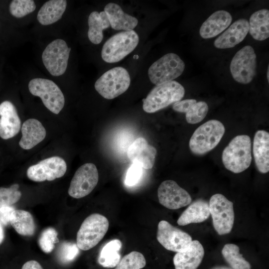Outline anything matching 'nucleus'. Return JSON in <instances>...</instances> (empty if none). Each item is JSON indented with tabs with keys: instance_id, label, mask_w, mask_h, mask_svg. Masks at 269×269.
Listing matches in <instances>:
<instances>
[{
	"instance_id": "f257e3e1",
	"label": "nucleus",
	"mask_w": 269,
	"mask_h": 269,
	"mask_svg": "<svg viewBox=\"0 0 269 269\" xmlns=\"http://www.w3.org/2000/svg\"><path fill=\"white\" fill-rule=\"evenodd\" d=\"M252 159L251 138L245 134L234 137L222 152V159L224 166L235 173L247 169L251 163Z\"/></svg>"
},
{
	"instance_id": "f03ea898",
	"label": "nucleus",
	"mask_w": 269,
	"mask_h": 269,
	"mask_svg": "<svg viewBox=\"0 0 269 269\" xmlns=\"http://www.w3.org/2000/svg\"><path fill=\"white\" fill-rule=\"evenodd\" d=\"M225 127L220 121L209 120L197 128L189 142L191 151L198 155H203L214 148L225 133Z\"/></svg>"
},
{
	"instance_id": "7ed1b4c3",
	"label": "nucleus",
	"mask_w": 269,
	"mask_h": 269,
	"mask_svg": "<svg viewBox=\"0 0 269 269\" xmlns=\"http://www.w3.org/2000/svg\"><path fill=\"white\" fill-rule=\"evenodd\" d=\"M185 90L178 82L171 81L155 87L143 100L144 112L153 113L181 100Z\"/></svg>"
},
{
	"instance_id": "20e7f679",
	"label": "nucleus",
	"mask_w": 269,
	"mask_h": 269,
	"mask_svg": "<svg viewBox=\"0 0 269 269\" xmlns=\"http://www.w3.org/2000/svg\"><path fill=\"white\" fill-rule=\"evenodd\" d=\"M109 226L105 216L98 213L90 215L82 222L77 234L79 249L87 251L96 246L107 233Z\"/></svg>"
},
{
	"instance_id": "39448f33",
	"label": "nucleus",
	"mask_w": 269,
	"mask_h": 269,
	"mask_svg": "<svg viewBox=\"0 0 269 269\" xmlns=\"http://www.w3.org/2000/svg\"><path fill=\"white\" fill-rule=\"evenodd\" d=\"M139 42L137 34L133 30L118 33L104 43L101 56L107 63L117 62L132 52Z\"/></svg>"
},
{
	"instance_id": "423d86ee",
	"label": "nucleus",
	"mask_w": 269,
	"mask_h": 269,
	"mask_svg": "<svg viewBox=\"0 0 269 269\" xmlns=\"http://www.w3.org/2000/svg\"><path fill=\"white\" fill-rule=\"evenodd\" d=\"M131 83L128 71L116 67L104 73L95 82L96 90L103 97L113 99L125 92Z\"/></svg>"
},
{
	"instance_id": "0eeeda50",
	"label": "nucleus",
	"mask_w": 269,
	"mask_h": 269,
	"mask_svg": "<svg viewBox=\"0 0 269 269\" xmlns=\"http://www.w3.org/2000/svg\"><path fill=\"white\" fill-rule=\"evenodd\" d=\"M185 68V64L177 54L167 53L154 62L149 68V80L157 86L173 81L180 76Z\"/></svg>"
},
{
	"instance_id": "6e6552de",
	"label": "nucleus",
	"mask_w": 269,
	"mask_h": 269,
	"mask_svg": "<svg viewBox=\"0 0 269 269\" xmlns=\"http://www.w3.org/2000/svg\"><path fill=\"white\" fill-rule=\"evenodd\" d=\"M28 89L32 95L40 97L44 106L53 113L58 114L63 109L64 96L59 87L52 81L34 78L29 82Z\"/></svg>"
},
{
	"instance_id": "1a4fd4ad",
	"label": "nucleus",
	"mask_w": 269,
	"mask_h": 269,
	"mask_svg": "<svg viewBox=\"0 0 269 269\" xmlns=\"http://www.w3.org/2000/svg\"><path fill=\"white\" fill-rule=\"evenodd\" d=\"M213 225L219 235L229 233L234 222L233 203L221 194L212 195L209 203Z\"/></svg>"
},
{
	"instance_id": "9d476101",
	"label": "nucleus",
	"mask_w": 269,
	"mask_h": 269,
	"mask_svg": "<svg viewBox=\"0 0 269 269\" xmlns=\"http://www.w3.org/2000/svg\"><path fill=\"white\" fill-rule=\"evenodd\" d=\"M256 58L251 46L246 45L239 50L232 58L230 66L234 79L241 84L250 83L256 73Z\"/></svg>"
},
{
	"instance_id": "9b49d317",
	"label": "nucleus",
	"mask_w": 269,
	"mask_h": 269,
	"mask_svg": "<svg viewBox=\"0 0 269 269\" xmlns=\"http://www.w3.org/2000/svg\"><path fill=\"white\" fill-rule=\"evenodd\" d=\"M71 48L63 39H57L50 43L42 54L44 65L51 75L59 76L66 71Z\"/></svg>"
},
{
	"instance_id": "f8f14e48",
	"label": "nucleus",
	"mask_w": 269,
	"mask_h": 269,
	"mask_svg": "<svg viewBox=\"0 0 269 269\" xmlns=\"http://www.w3.org/2000/svg\"><path fill=\"white\" fill-rule=\"evenodd\" d=\"M99 180L97 168L92 163H86L75 172L68 189L69 195L79 199L89 194L97 185Z\"/></svg>"
},
{
	"instance_id": "ddd939ff",
	"label": "nucleus",
	"mask_w": 269,
	"mask_h": 269,
	"mask_svg": "<svg viewBox=\"0 0 269 269\" xmlns=\"http://www.w3.org/2000/svg\"><path fill=\"white\" fill-rule=\"evenodd\" d=\"M156 237L165 249L177 253L186 250L192 241L188 234L165 220L159 222Z\"/></svg>"
},
{
	"instance_id": "4468645a",
	"label": "nucleus",
	"mask_w": 269,
	"mask_h": 269,
	"mask_svg": "<svg viewBox=\"0 0 269 269\" xmlns=\"http://www.w3.org/2000/svg\"><path fill=\"white\" fill-rule=\"evenodd\" d=\"M67 170L65 160L59 156H52L30 166L27 170V177L35 182L52 181L62 177Z\"/></svg>"
},
{
	"instance_id": "2eb2a0df",
	"label": "nucleus",
	"mask_w": 269,
	"mask_h": 269,
	"mask_svg": "<svg viewBox=\"0 0 269 269\" xmlns=\"http://www.w3.org/2000/svg\"><path fill=\"white\" fill-rule=\"evenodd\" d=\"M157 196L159 203L171 210L185 207L192 200L189 194L172 180H165L160 184Z\"/></svg>"
},
{
	"instance_id": "dca6fc26",
	"label": "nucleus",
	"mask_w": 269,
	"mask_h": 269,
	"mask_svg": "<svg viewBox=\"0 0 269 269\" xmlns=\"http://www.w3.org/2000/svg\"><path fill=\"white\" fill-rule=\"evenodd\" d=\"M156 149L148 144L142 137L136 138L128 147L127 156L133 162L139 164L142 168L151 169L154 164Z\"/></svg>"
},
{
	"instance_id": "f3484780",
	"label": "nucleus",
	"mask_w": 269,
	"mask_h": 269,
	"mask_svg": "<svg viewBox=\"0 0 269 269\" xmlns=\"http://www.w3.org/2000/svg\"><path fill=\"white\" fill-rule=\"evenodd\" d=\"M0 137L7 139L19 132L21 121L13 104L5 101L0 104Z\"/></svg>"
},
{
	"instance_id": "a211bd4d",
	"label": "nucleus",
	"mask_w": 269,
	"mask_h": 269,
	"mask_svg": "<svg viewBox=\"0 0 269 269\" xmlns=\"http://www.w3.org/2000/svg\"><path fill=\"white\" fill-rule=\"evenodd\" d=\"M249 32V21L241 18L234 22L214 41L215 47L227 49L234 47L242 42Z\"/></svg>"
},
{
	"instance_id": "6ab92c4d",
	"label": "nucleus",
	"mask_w": 269,
	"mask_h": 269,
	"mask_svg": "<svg viewBox=\"0 0 269 269\" xmlns=\"http://www.w3.org/2000/svg\"><path fill=\"white\" fill-rule=\"evenodd\" d=\"M204 255L202 244L197 240L192 241L186 250L175 255L173 258L175 269H197Z\"/></svg>"
},
{
	"instance_id": "aec40b11",
	"label": "nucleus",
	"mask_w": 269,
	"mask_h": 269,
	"mask_svg": "<svg viewBox=\"0 0 269 269\" xmlns=\"http://www.w3.org/2000/svg\"><path fill=\"white\" fill-rule=\"evenodd\" d=\"M231 14L224 10L215 11L202 24L199 30L200 36L204 39L213 38L225 30L231 24Z\"/></svg>"
},
{
	"instance_id": "412c9836",
	"label": "nucleus",
	"mask_w": 269,
	"mask_h": 269,
	"mask_svg": "<svg viewBox=\"0 0 269 269\" xmlns=\"http://www.w3.org/2000/svg\"><path fill=\"white\" fill-rule=\"evenodd\" d=\"M255 162L262 173L269 171V134L265 130L258 131L254 136L253 147Z\"/></svg>"
},
{
	"instance_id": "4be33fe9",
	"label": "nucleus",
	"mask_w": 269,
	"mask_h": 269,
	"mask_svg": "<svg viewBox=\"0 0 269 269\" xmlns=\"http://www.w3.org/2000/svg\"><path fill=\"white\" fill-rule=\"evenodd\" d=\"M22 137L19 146L24 149H30L42 141L46 136V130L42 124L35 119L25 121L21 127Z\"/></svg>"
},
{
	"instance_id": "5701e85b",
	"label": "nucleus",
	"mask_w": 269,
	"mask_h": 269,
	"mask_svg": "<svg viewBox=\"0 0 269 269\" xmlns=\"http://www.w3.org/2000/svg\"><path fill=\"white\" fill-rule=\"evenodd\" d=\"M172 108L176 112L185 113L186 121L190 124L201 122L208 112V106L206 102H197L192 99L178 101L173 104Z\"/></svg>"
},
{
	"instance_id": "b1692460",
	"label": "nucleus",
	"mask_w": 269,
	"mask_h": 269,
	"mask_svg": "<svg viewBox=\"0 0 269 269\" xmlns=\"http://www.w3.org/2000/svg\"><path fill=\"white\" fill-rule=\"evenodd\" d=\"M106 13L111 27L117 30H132L138 23L137 19L124 12L121 6L115 3L107 4L104 10Z\"/></svg>"
},
{
	"instance_id": "393cba45",
	"label": "nucleus",
	"mask_w": 269,
	"mask_h": 269,
	"mask_svg": "<svg viewBox=\"0 0 269 269\" xmlns=\"http://www.w3.org/2000/svg\"><path fill=\"white\" fill-rule=\"evenodd\" d=\"M210 215L209 203L199 199L187 207L179 217L177 223L180 226L201 223L208 219Z\"/></svg>"
},
{
	"instance_id": "a878e982",
	"label": "nucleus",
	"mask_w": 269,
	"mask_h": 269,
	"mask_svg": "<svg viewBox=\"0 0 269 269\" xmlns=\"http://www.w3.org/2000/svg\"><path fill=\"white\" fill-rule=\"evenodd\" d=\"M67 5L65 0H50L43 4L39 9L37 18L43 25L51 24L59 20Z\"/></svg>"
},
{
	"instance_id": "bb28decb",
	"label": "nucleus",
	"mask_w": 269,
	"mask_h": 269,
	"mask_svg": "<svg viewBox=\"0 0 269 269\" xmlns=\"http://www.w3.org/2000/svg\"><path fill=\"white\" fill-rule=\"evenodd\" d=\"M249 31L258 41H263L269 36V11L262 9L253 13L249 22Z\"/></svg>"
},
{
	"instance_id": "cd10ccee",
	"label": "nucleus",
	"mask_w": 269,
	"mask_h": 269,
	"mask_svg": "<svg viewBox=\"0 0 269 269\" xmlns=\"http://www.w3.org/2000/svg\"><path fill=\"white\" fill-rule=\"evenodd\" d=\"M88 36L93 44H98L103 38V30L110 26L108 16L104 11L92 12L88 17Z\"/></svg>"
},
{
	"instance_id": "c85d7f7f",
	"label": "nucleus",
	"mask_w": 269,
	"mask_h": 269,
	"mask_svg": "<svg viewBox=\"0 0 269 269\" xmlns=\"http://www.w3.org/2000/svg\"><path fill=\"white\" fill-rule=\"evenodd\" d=\"M10 224L19 234L31 236L35 230V225L31 214L23 210H15L11 215Z\"/></svg>"
},
{
	"instance_id": "c756f323",
	"label": "nucleus",
	"mask_w": 269,
	"mask_h": 269,
	"mask_svg": "<svg viewBox=\"0 0 269 269\" xmlns=\"http://www.w3.org/2000/svg\"><path fill=\"white\" fill-rule=\"evenodd\" d=\"M122 244L118 239L113 240L102 248L98 258V263L104 268L116 267L121 260L120 251Z\"/></svg>"
},
{
	"instance_id": "7c9ffc66",
	"label": "nucleus",
	"mask_w": 269,
	"mask_h": 269,
	"mask_svg": "<svg viewBox=\"0 0 269 269\" xmlns=\"http://www.w3.org/2000/svg\"><path fill=\"white\" fill-rule=\"evenodd\" d=\"M222 254L233 269H251V265L240 253L238 246L233 244H226Z\"/></svg>"
},
{
	"instance_id": "2f4dec72",
	"label": "nucleus",
	"mask_w": 269,
	"mask_h": 269,
	"mask_svg": "<svg viewBox=\"0 0 269 269\" xmlns=\"http://www.w3.org/2000/svg\"><path fill=\"white\" fill-rule=\"evenodd\" d=\"M146 261L144 256L137 251H133L125 255L115 269H141L145 267Z\"/></svg>"
},
{
	"instance_id": "473e14b6",
	"label": "nucleus",
	"mask_w": 269,
	"mask_h": 269,
	"mask_svg": "<svg viewBox=\"0 0 269 269\" xmlns=\"http://www.w3.org/2000/svg\"><path fill=\"white\" fill-rule=\"evenodd\" d=\"M36 5L32 0H13L9 4V12L16 18L22 17L33 12Z\"/></svg>"
},
{
	"instance_id": "72a5a7b5",
	"label": "nucleus",
	"mask_w": 269,
	"mask_h": 269,
	"mask_svg": "<svg viewBox=\"0 0 269 269\" xmlns=\"http://www.w3.org/2000/svg\"><path fill=\"white\" fill-rule=\"evenodd\" d=\"M57 232L53 228H48L41 234L38 239V245L44 253H49L54 248L55 244L58 242Z\"/></svg>"
},
{
	"instance_id": "f704fd0d",
	"label": "nucleus",
	"mask_w": 269,
	"mask_h": 269,
	"mask_svg": "<svg viewBox=\"0 0 269 269\" xmlns=\"http://www.w3.org/2000/svg\"><path fill=\"white\" fill-rule=\"evenodd\" d=\"M19 185L14 184L8 188L0 187V207L11 206L20 199L21 193Z\"/></svg>"
},
{
	"instance_id": "c9c22d12",
	"label": "nucleus",
	"mask_w": 269,
	"mask_h": 269,
	"mask_svg": "<svg viewBox=\"0 0 269 269\" xmlns=\"http://www.w3.org/2000/svg\"><path fill=\"white\" fill-rule=\"evenodd\" d=\"M79 253V248L76 244L64 242L59 250L58 257L62 262L67 263L73 261Z\"/></svg>"
},
{
	"instance_id": "e433bc0d",
	"label": "nucleus",
	"mask_w": 269,
	"mask_h": 269,
	"mask_svg": "<svg viewBox=\"0 0 269 269\" xmlns=\"http://www.w3.org/2000/svg\"><path fill=\"white\" fill-rule=\"evenodd\" d=\"M143 173L142 167L138 164L133 163L128 169L125 182L128 186L136 185L141 179Z\"/></svg>"
},
{
	"instance_id": "4c0bfd02",
	"label": "nucleus",
	"mask_w": 269,
	"mask_h": 269,
	"mask_svg": "<svg viewBox=\"0 0 269 269\" xmlns=\"http://www.w3.org/2000/svg\"><path fill=\"white\" fill-rule=\"evenodd\" d=\"M14 208L10 206L0 207V222L4 225L10 224V220Z\"/></svg>"
},
{
	"instance_id": "58836bf2",
	"label": "nucleus",
	"mask_w": 269,
	"mask_h": 269,
	"mask_svg": "<svg viewBox=\"0 0 269 269\" xmlns=\"http://www.w3.org/2000/svg\"><path fill=\"white\" fill-rule=\"evenodd\" d=\"M21 269H43V268L37 261L30 260L25 263Z\"/></svg>"
},
{
	"instance_id": "ea45409f",
	"label": "nucleus",
	"mask_w": 269,
	"mask_h": 269,
	"mask_svg": "<svg viewBox=\"0 0 269 269\" xmlns=\"http://www.w3.org/2000/svg\"><path fill=\"white\" fill-rule=\"evenodd\" d=\"M4 238V234L3 229L1 225V223L0 222V245L3 242Z\"/></svg>"
},
{
	"instance_id": "a19ab883",
	"label": "nucleus",
	"mask_w": 269,
	"mask_h": 269,
	"mask_svg": "<svg viewBox=\"0 0 269 269\" xmlns=\"http://www.w3.org/2000/svg\"><path fill=\"white\" fill-rule=\"evenodd\" d=\"M212 269H233L230 268H228L226 267H217L212 268Z\"/></svg>"
},
{
	"instance_id": "79ce46f5",
	"label": "nucleus",
	"mask_w": 269,
	"mask_h": 269,
	"mask_svg": "<svg viewBox=\"0 0 269 269\" xmlns=\"http://www.w3.org/2000/svg\"><path fill=\"white\" fill-rule=\"evenodd\" d=\"M269 67L268 68V71H267V79H268V81H269Z\"/></svg>"
}]
</instances>
